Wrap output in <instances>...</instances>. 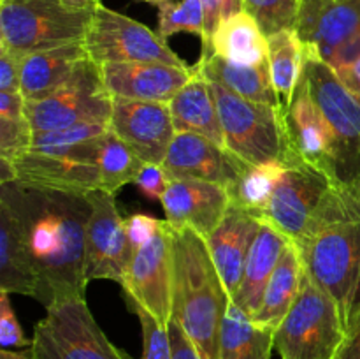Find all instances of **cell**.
Here are the masks:
<instances>
[{
  "instance_id": "6da1fadb",
  "label": "cell",
  "mask_w": 360,
  "mask_h": 359,
  "mask_svg": "<svg viewBox=\"0 0 360 359\" xmlns=\"http://www.w3.org/2000/svg\"><path fill=\"white\" fill-rule=\"evenodd\" d=\"M0 203L16 220L39 275L37 301L48 308L56 299L84 296L88 197L13 182L0 185Z\"/></svg>"
},
{
  "instance_id": "7a4b0ae2",
  "label": "cell",
  "mask_w": 360,
  "mask_h": 359,
  "mask_svg": "<svg viewBox=\"0 0 360 359\" xmlns=\"http://www.w3.org/2000/svg\"><path fill=\"white\" fill-rule=\"evenodd\" d=\"M294 245L304 271L336 301L348 329L360 315V196L330 187Z\"/></svg>"
},
{
  "instance_id": "3957f363",
  "label": "cell",
  "mask_w": 360,
  "mask_h": 359,
  "mask_svg": "<svg viewBox=\"0 0 360 359\" xmlns=\"http://www.w3.org/2000/svg\"><path fill=\"white\" fill-rule=\"evenodd\" d=\"M172 319L202 359H220L224 320L231 296L214 267L206 239L193 229H172Z\"/></svg>"
},
{
  "instance_id": "277c9868",
  "label": "cell",
  "mask_w": 360,
  "mask_h": 359,
  "mask_svg": "<svg viewBox=\"0 0 360 359\" xmlns=\"http://www.w3.org/2000/svg\"><path fill=\"white\" fill-rule=\"evenodd\" d=\"M94 11L63 0H0V48L23 56L83 42Z\"/></svg>"
},
{
  "instance_id": "5b68a950",
  "label": "cell",
  "mask_w": 360,
  "mask_h": 359,
  "mask_svg": "<svg viewBox=\"0 0 360 359\" xmlns=\"http://www.w3.org/2000/svg\"><path fill=\"white\" fill-rule=\"evenodd\" d=\"M207 83L220 115L225 148L232 155L248 165L297 158L288 146L281 106L248 101L214 81Z\"/></svg>"
},
{
  "instance_id": "8992f818",
  "label": "cell",
  "mask_w": 360,
  "mask_h": 359,
  "mask_svg": "<svg viewBox=\"0 0 360 359\" xmlns=\"http://www.w3.org/2000/svg\"><path fill=\"white\" fill-rule=\"evenodd\" d=\"M347 329L336 301L304 271L301 291L274 331L281 359H336Z\"/></svg>"
},
{
  "instance_id": "52a82bcc",
  "label": "cell",
  "mask_w": 360,
  "mask_h": 359,
  "mask_svg": "<svg viewBox=\"0 0 360 359\" xmlns=\"http://www.w3.org/2000/svg\"><path fill=\"white\" fill-rule=\"evenodd\" d=\"M304 49L302 76L336 139L338 187L360 196V102L329 63L306 46Z\"/></svg>"
},
{
  "instance_id": "ba28073f",
  "label": "cell",
  "mask_w": 360,
  "mask_h": 359,
  "mask_svg": "<svg viewBox=\"0 0 360 359\" xmlns=\"http://www.w3.org/2000/svg\"><path fill=\"white\" fill-rule=\"evenodd\" d=\"M32 347L37 359H129L108 340L84 296L51 303L35 324Z\"/></svg>"
},
{
  "instance_id": "9c48e42d",
  "label": "cell",
  "mask_w": 360,
  "mask_h": 359,
  "mask_svg": "<svg viewBox=\"0 0 360 359\" xmlns=\"http://www.w3.org/2000/svg\"><path fill=\"white\" fill-rule=\"evenodd\" d=\"M25 113L34 134L72 125H109L112 95L105 87L102 67L86 56L58 90L41 101L27 102Z\"/></svg>"
},
{
  "instance_id": "30bf717a",
  "label": "cell",
  "mask_w": 360,
  "mask_h": 359,
  "mask_svg": "<svg viewBox=\"0 0 360 359\" xmlns=\"http://www.w3.org/2000/svg\"><path fill=\"white\" fill-rule=\"evenodd\" d=\"M86 55L98 65L123 62H162L190 67L179 58L158 32L134 18L112 11L104 4L94 11L83 41Z\"/></svg>"
},
{
  "instance_id": "8fae6325",
  "label": "cell",
  "mask_w": 360,
  "mask_h": 359,
  "mask_svg": "<svg viewBox=\"0 0 360 359\" xmlns=\"http://www.w3.org/2000/svg\"><path fill=\"white\" fill-rule=\"evenodd\" d=\"M172 229L164 220L153 239L134 250L122 282L127 303L129 306H141L167 326L172 319Z\"/></svg>"
},
{
  "instance_id": "7c38bea8",
  "label": "cell",
  "mask_w": 360,
  "mask_h": 359,
  "mask_svg": "<svg viewBox=\"0 0 360 359\" xmlns=\"http://www.w3.org/2000/svg\"><path fill=\"white\" fill-rule=\"evenodd\" d=\"M86 197L91 211L84 243V277L86 282L112 280L122 285L134 253L127 236L125 218L120 215L112 194L97 189Z\"/></svg>"
},
{
  "instance_id": "4fadbf2b",
  "label": "cell",
  "mask_w": 360,
  "mask_h": 359,
  "mask_svg": "<svg viewBox=\"0 0 360 359\" xmlns=\"http://www.w3.org/2000/svg\"><path fill=\"white\" fill-rule=\"evenodd\" d=\"M330 187L334 185L326 176L294 158L287 162L283 175L278 180L262 220L295 243L304 234Z\"/></svg>"
},
{
  "instance_id": "5bb4252c",
  "label": "cell",
  "mask_w": 360,
  "mask_h": 359,
  "mask_svg": "<svg viewBox=\"0 0 360 359\" xmlns=\"http://www.w3.org/2000/svg\"><path fill=\"white\" fill-rule=\"evenodd\" d=\"M281 115L292 153L338 187L336 139L309 95L304 76L299 81L292 101L281 104Z\"/></svg>"
},
{
  "instance_id": "9a60e30c",
  "label": "cell",
  "mask_w": 360,
  "mask_h": 359,
  "mask_svg": "<svg viewBox=\"0 0 360 359\" xmlns=\"http://www.w3.org/2000/svg\"><path fill=\"white\" fill-rule=\"evenodd\" d=\"M109 129L146 164H162L176 136L169 102L125 97H112Z\"/></svg>"
},
{
  "instance_id": "2e32d148",
  "label": "cell",
  "mask_w": 360,
  "mask_h": 359,
  "mask_svg": "<svg viewBox=\"0 0 360 359\" xmlns=\"http://www.w3.org/2000/svg\"><path fill=\"white\" fill-rule=\"evenodd\" d=\"M162 165L171 180H202L224 187L227 192L248 169V164L227 148L195 132H176Z\"/></svg>"
},
{
  "instance_id": "e0dca14e",
  "label": "cell",
  "mask_w": 360,
  "mask_h": 359,
  "mask_svg": "<svg viewBox=\"0 0 360 359\" xmlns=\"http://www.w3.org/2000/svg\"><path fill=\"white\" fill-rule=\"evenodd\" d=\"M160 203L171 229L190 227L206 239L224 220L231 208V196L217 183L176 178L169 182Z\"/></svg>"
},
{
  "instance_id": "ac0fdd59",
  "label": "cell",
  "mask_w": 360,
  "mask_h": 359,
  "mask_svg": "<svg viewBox=\"0 0 360 359\" xmlns=\"http://www.w3.org/2000/svg\"><path fill=\"white\" fill-rule=\"evenodd\" d=\"M14 182L35 189L88 196L101 189V172L94 160L77 155L30 150L13 162Z\"/></svg>"
},
{
  "instance_id": "d6986e66",
  "label": "cell",
  "mask_w": 360,
  "mask_h": 359,
  "mask_svg": "<svg viewBox=\"0 0 360 359\" xmlns=\"http://www.w3.org/2000/svg\"><path fill=\"white\" fill-rule=\"evenodd\" d=\"M295 32L326 62L334 49L360 34V0H301Z\"/></svg>"
},
{
  "instance_id": "ffe728a7",
  "label": "cell",
  "mask_w": 360,
  "mask_h": 359,
  "mask_svg": "<svg viewBox=\"0 0 360 359\" xmlns=\"http://www.w3.org/2000/svg\"><path fill=\"white\" fill-rule=\"evenodd\" d=\"M102 76L112 97L171 102L193 77V67L162 62L104 63Z\"/></svg>"
},
{
  "instance_id": "44dd1931",
  "label": "cell",
  "mask_w": 360,
  "mask_h": 359,
  "mask_svg": "<svg viewBox=\"0 0 360 359\" xmlns=\"http://www.w3.org/2000/svg\"><path fill=\"white\" fill-rule=\"evenodd\" d=\"M260 224L262 218L231 204L220 225L206 238L211 259L231 296V301H234L241 287L246 259L259 234Z\"/></svg>"
},
{
  "instance_id": "7402d4cb",
  "label": "cell",
  "mask_w": 360,
  "mask_h": 359,
  "mask_svg": "<svg viewBox=\"0 0 360 359\" xmlns=\"http://www.w3.org/2000/svg\"><path fill=\"white\" fill-rule=\"evenodd\" d=\"M290 243L292 241L287 236L281 234L278 229L267 224L266 220H262L259 234H257L252 250L248 253V259H246L241 287H239L236 299L232 301L250 319L259 310L264 291L267 287V282L273 277L281 256H283Z\"/></svg>"
},
{
  "instance_id": "603a6c76",
  "label": "cell",
  "mask_w": 360,
  "mask_h": 359,
  "mask_svg": "<svg viewBox=\"0 0 360 359\" xmlns=\"http://www.w3.org/2000/svg\"><path fill=\"white\" fill-rule=\"evenodd\" d=\"M83 42L35 51L21 60V95L27 102L41 101L58 90L86 58Z\"/></svg>"
},
{
  "instance_id": "cb8c5ba5",
  "label": "cell",
  "mask_w": 360,
  "mask_h": 359,
  "mask_svg": "<svg viewBox=\"0 0 360 359\" xmlns=\"http://www.w3.org/2000/svg\"><path fill=\"white\" fill-rule=\"evenodd\" d=\"M193 70L207 81L221 84L234 94L253 102L276 106L280 108L281 99L274 90L271 80L269 60L255 65L238 63L218 55L200 56L199 62L193 63Z\"/></svg>"
},
{
  "instance_id": "d4e9b609",
  "label": "cell",
  "mask_w": 360,
  "mask_h": 359,
  "mask_svg": "<svg viewBox=\"0 0 360 359\" xmlns=\"http://www.w3.org/2000/svg\"><path fill=\"white\" fill-rule=\"evenodd\" d=\"M176 132H195L225 148L217 102L207 80L193 70V77L169 102Z\"/></svg>"
},
{
  "instance_id": "484cf974",
  "label": "cell",
  "mask_w": 360,
  "mask_h": 359,
  "mask_svg": "<svg viewBox=\"0 0 360 359\" xmlns=\"http://www.w3.org/2000/svg\"><path fill=\"white\" fill-rule=\"evenodd\" d=\"M0 291L39 296V275L9 208L0 203Z\"/></svg>"
},
{
  "instance_id": "4316f807",
  "label": "cell",
  "mask_w": 360,
  "mask_h": 359,
  "mask_svg": "<svg viewBox=\"0 0 360 359\" xmlns=\"http://www.w3.org/2000/svg\"><path fill=\"white\" fill-rule=\"evenodd\" d=\"M302 277H304V264L299 256L297 246L290 243L281 256L273 277L267 282L259 310L250 320L264 329L276 331L301 291Z\"/></svg>"
},
{
  "instance_id": "83f0119b",
  "label": "cell",
  "mask_w": 360,
  "mask_h": 359,
  "mask_svg": "<svg viewBox=\"0 0 360 359\" xmlns=\"http://www.w3.org/2000/svg\"><path fill=\"white\" fill-rule=\"evenodd\" d=\"M211 55L255 65L266 62L269 46L255 18L246 11H239L221 21L220 27L217 28L211 42Z\"/></svg>"
},
{
  "instance_id": "f1b7e54d",
  "label": "cell",
  "mask_w": 360,
  "mask_h": 359,
  "mask_svg": "<svg viewBox=\"0 0 360 359\" xmlns=\"http://www.w3.org/2000/svg\"><path fill=\"white\" fill-rule=\"evenodd\" d=\"M274 331L255 326L250 317L231 301L224 320L220 359H271Z\"/></svg>"
},
{
  "instance_id": "f546056e",
  "label": "cell",
  "mask_w": 360,
  "mask_h": 359,
  "mask_svg": "<svg viewBox=\"0 0 360 359\" xmlns=\"http://www.w3.org/2000/svg\"><path fill=\"white\" fill-rule=\"evenodd\" d=\"M269 69L274 90L281 104H288L294 97L304 70V44L295 30H283L267 37Z\"/></svg>"
},
{
  "instance_id": "4dcf8cb0",
  "label": "cell",
  "mask_w": 360,
  "mask_h": 359,
  "mask_svg": "<svg viewBox=\"0 0 360 359\" xmlns=\"http://www.w3.org/2000/svg\"><path fill=\"white\" fill-rule=\"evenodd\" d=\"M146 162L111 129L102 136L97 148V165L101 172V189L116 194L129 183L136 182Z\"/></svg>"
},
{
  "instance_id": "1f68e13d",
  "label": "cell",
  "mask_w": 360,
  "mask_h": 359,
  "mask_svg": "<svg viewBox=\"0 0 360 359\" xmlns=\"http://www.w3.org/2000/svg\"><path fill=\"white\" fill-rule=\"evenodd\" d=\"M285 168H287V162L281 160L248 165L239 182L229 190L231 204L262 218L274 192V187H276L280 176L283 175Z\"/></svg>"
},
{
  "instance_id": "d6a6232c",
  "label": "cell",
  "mask_w": 360,
  "mask_h": 359,
  "mask_svg": "<svg viewBox=\"0 0 360 359\" xmlns=\"http://www.w3.org/2000/svg\"><path fill=\"white\" fill-rule=\"evenodd\" d=\"M179 32L202 37L204 7L200 0H165L158 6V34L167 41Z\"/></svg>"
},
{
  "instance_id": "836d02e7",
  "label": "cell",
  "mask_w": 360,
  "mask_h": 359,
  "mask_svg": "<svg viewBox=\"0 0 360 359\" xmlns=\"http://www.w3.org/2000/svg\"><path fill=\"white\" fill-rule=\"evenodd\" d=\"M243 9L255 18L266 37L297 27L301 0H243Z\"/></svg>"
},
{
  "instance_id": "e575fe53",
  "label": "cell",
  "mask_w": 360,
  "mask_h": 359,
  "mask_svg": "<svg viewBox=\"0 0 360 359\" xmlns=\"http://www.w3.org/2000/svg\"><path fill=\"white\" fill-rule=\"evenodd\" d=\"M34 130L27 115L20 118L0 116V158L14 162L30 151Z\"/></svg>"
},
{
  "instance_id": "d590c367",
  "label": "cell",
  "mask_w": 360,
  "mask_h": 359,
  "mask_svg": "<svg viewBox=\"0 0 360 359\" xmlns=\"http://www.w3.org/2000/svg\"><path fill=\"white\" fill-rule=\"evenodd\" d=\"M130 310L139 317L141 329H143V355L141 359H172V345L167 326L158 322L141 306H130ZM129 359L134 358L129 354Z\"/></svg>"
},
{
  "instance_id": "8d00e7d4",
  "label": "cell",
  "mask_w": 360,
  "mask_h": 359,
  "mask_svg": "<svg viewBox=\"0 0 360 359\" xmlns=\"http://www.w3.org/2000/svg\"><path fill=\"white\" fill-rule=\"evenodd\" d=\"M200 2L204 7V34L200 37L202 55L200 56H210L213 35L221 21L245 9H243V0H200Z\"/></svg>"
},
{
  "instance_id": "74e56055",
  "label": "cell",
  "mask_w": 360,
  "mask_h": 359,
  "mask_svg": "<svg viewBox=\"0 0 360 359\" xmlns=\"http://www.w3.org/2000/svg\"><path fill=\"white\" fill-rule=\"evenodd\" d=\"M11 294L0 291V345L2 348L32 347L30 338L25 336L18 317L11 305Z\"/></svg>"
},
{
  "instance_id": "f35d334b",
  "label": "cell",
  "mask_w": 360,
  "mask_h": 359,
  "mask_svg": "<svg viewBox=\"0 0 360 359\" xmlns=\"http://www.w3.org/2000/svg\"><path fill=\"white\" fill-rule=\"evenodd\" d=\"M171 178L165 172L162 164H144L136 178V185L139 192L150 201H162L167 190Z\"/></svg>"
},
{
  "instance_id": "ab89813d",
  "label": "cell",
  "mask_w": 360,
  "mask_h": 359,
  "mask_svg": "<svg viewBox=\"0 0 360 359\" xmlns=\"http://www.w3.org/2000/svg\"><path fill=\"white\" fill-rule=\"evenodd\" d=\"M164 225V220H158V218L150 217V215L144 213H134L130 217L125 218V229L127 236H129L130 248L137 250L143 245H146L150 239H153V236Z\"/></svg>"
},
{
  "instance_id": "60d3db41",
  "label": "cell",
  "mask_w": 360,
  "mask_h": 359,
  "mask_svg": "<svg viewBox=\"0 0 360 359\" xmlns=\"http://www.w3.org/2000/svg\"><path fill=\"white\" fill-rule=\"evenodd\" d=\"M21 60L23 58L0 48V92L21 94Z\"/></svg>"
},
{
  "instance_id": "b9f144b4",
  "label": "cell",
  "mask_w": 360,
  "mask_h": 359,
  "mask_svg": "<svg viewBox=\"0 0 360 359\" xmlns=\"http://www.w3.org/2000/svg\"><path fill=\"white\" fill-rule=\"evenodd\" d=\"M167 329L169 336H171L172 359H202V355L197 351L188 334L183 331V327L174 319H171V322L167 324Z\"/></svg>"
},
{
  "instance_id": "7bdbcfd3",
  "label": "cell",
  "mask_w": 360,
  "mask_h": 359,
  "mask_svg": "<svg viewBox=\"0 0 360 359\" xmlns=\"http://www.w3.org/2000/svg\"><path fill=\"white\" fill-rule=\"evenodd\" d=\"M360 58V34L355 37L348 39L347 42L336 48L333 51V55L326 60L330 67L334 69V73L340 74L341 70L348 69L352 63H355Z\"/></svg>"
},
{
  "instance_id": "ee69618b",
  "label": "cell",
  "mask_w": 360,
  "mask_h": 359,
  "mask_svg": "<svg viewBox=\"0 0 360 359\" xmlns=\"http://www.w3.org/2000/svg\"><path fill=\"white\" fill-rule=\"evenodd\" d=\"M336 359H360V315L348 326L347 336Z\"/></svg>"
},
{
  "instance_id": "f6af8a7d",
  "label": "cell",
  "mask_w": 360,
  "mask_h": 359,
  "mask_svg": "<svg viewBox=\"0 0 360 359\" xmlns=\"http://www.w3.org/2000/svg\"><path fill=\"white\" fill-rule=\"evenodd\" d=\"M338 76L343 81L345 87L352 92V95L360 102V58L355 63H352L348 69L341 70Z\"/></svg>"
},
{
  "instance_id": "bcb514c9",
  "label": "cell",
  "mask_w": 360,
  "mask_h": 359,
  "mask_svg": "<svg viewBox=\"0 0 360 359\" xmlns=\"http://www.w3.org/2000/svg\"><path fill=\"white\" fill-rule=\"evenodd\" d=\"M0 359H37L34 347H25L21 351L14 348H0Z\"/></svg>"
},
{
  "instance_id": "7dc6e473",
  "label": "cell",
  "mask_w": 360,
  "mask_h": 359,
  "mask_svg": "<svg viewBox=\"0 0 360 359\" xmlns=\"http://www.w3.org/2000/svg\"><path fill=\"white\" fill-rule=\"evenodd\" d=\"M67 6L76 7V9H86V11H95L101 6V0H63Z\"/></svg>"
},
{
  "instance_id": "c3c4849f",
  "label": "cell",
  "mask_w": 360,
  "mask_h": 359,
  "mask_svg": "<svg viewBox=\"0 0 360 359\" xmlns=\"http://www.w3.org/2000/svg\"><path fill=\"white\" fill-rule=\"evenodd\" d=\"M139 2H146V4H151V6H160V4H164L165 0H139Z\"/></svg>"
}]
</instances>
